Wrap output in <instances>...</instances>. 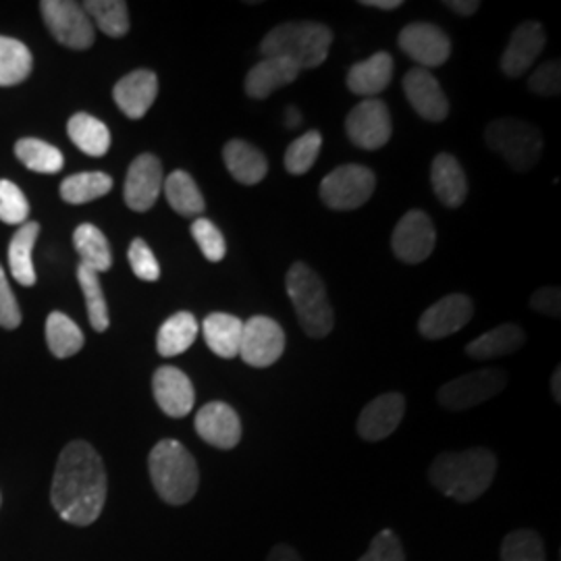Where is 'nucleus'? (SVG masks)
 Returning a JSON list of instances; mask_svg holds the SVG:
<instances>
[{"label":"nucleus","instance_id":"1","mask_svg":"<svg viewBox=\"0 0 561 561\" xmlns=\"http://www.w3.org/2000/svg\"><path fill=\"white\" fill-rule=\"evenodd\" d=\"M50 502L73 526H90L101 518L106 503V470L99 451L85 442H71L60 451Z\"/></svg>","mask_w":561,"mask_h":561},{"label":"nucleus","instance_id":"2","mask_svg":"<svg viewBox=\"0 0 561 561\" xmlns=\"http://www.w3.org/2000/svg\"><path fill=\"white\" fill-rule=\"evenodd\" d=\"M497 472V458L484 447L458 454H442L428 470L431 484L456 502H477L491 486Z\"/></svg>","mask_w":561,"mask_h":561},{"label":"nucleus","instance_id":"3","mask_svg":"<svg viewBox=\"0 0 561 561\" xmlns=\"http://www.w3.org/2000/svg\"><path fill=\"white\" fill-rule=\"evenodd\" d=\"M333 44V32L314 21H289L273 27L261 44L264 59L289 60L300 71L322 65Z\"/></svg>","mask_w":561,"mask_h":561},{"label":"nucleus","instance_id":"4","mask_svg":"<svg viewBox=\"0 0 561 561\" xmlns=\"http://www.w3.org/2000/svg\"><path fill=\"white\" fill-rule=\"evenodd\" d=\"M148 470L162 502L183 505L194 500L201 472L194 456L180 442L162 439L157 443L148 458Z\"/></svg>","mask_w":561,"mask_h":561},{"label":"nucleus","instance_id":"5","mask_svg":"<svg viewBox=\"0 0 561 561\" xmlns=\"http://www.w3.org/2000/svg\"><path fill=\"white\" fill-rule=\"evenodd\" d=\"M287 296L296 308L298 321L306 335L321 340L333 331L335 314L327 296V287L321 275L312 271L308 264L296 262L285 277Z\"/></svg>","mask_w":561,"mask_h":561},{"label":"nucleus","instance_id":"6","mask_svg":"<svg viewBox=\"0 0 561 561\" xmlns=\"http://www.w3.org/2000/svg\"><path fill=\"white\" fill-rule=\"evenodd\" d=\"M486 146L503 157L514 171H530L541 159V131L520 119L493 121L484 131Z\"/></svg>","mask_w":561,"mask_h":561},{"label":"nucleus","instance_id":"7","mask_svg":"<svg viewBox=\"0 0 561 561\" xmlns=\"http://www.w3.org/2000/svg\"><path fill=\"white\" fill-rule=\"evenodd\" d=\"M375 173L362 164H341L321 183V201L333 210H356L375 192Z\"/></svg>","mask_w":561,"mask_h":561},{"label":"nucleus","instance_id":"8","mask_svg":"<svg viewBox=\"0 0 561 561\" xmlns=\"http://www.w3.org/2000/svg\"><path fill=\"white\" fill-rule=\"evenodd\" d=\"M505 382H507L505 373L497 370V368L474 370V373L461 375L458 379L443 385L437 400L445 410H451V412L470 410L479 403H484V401L493 400L495 396H500Z\"/></svg>","mask_w":561,"mask_h":561},{"label":"nucleus","instance_id":"9","mask_svg":"<svg viewBox=\"0 0 561 561\" xmlns=\"http://www.w3.org/2000/svg\"><path fill=\"white\" fill-rule=\"evenodd\" d=\"M41 9L50 34L62 46L73 50H85L94 44V23L78 2L44 0Z\"/></svg>","mask_w":561,"mask_h":561},{"label":"nucleus","instance_id":"10","mask_svg":"<svg viewBox=\"0 0 561 561\" xmlns=\"http://www.w3.org/2000/svg\"><path fill=\"white\" fill-rule=\"evenodd\" d=\"M285 352V333L280 324L268 317H252L243 322L241 331L240 358L254 366L266 368L279 360Z\"/></svg>","mask_w":561,"mask_h":561},{"label":"nucleus","instance_id":"11","mask_svg":"<svg viewBox=\"0 0 561 561\" xmlns=\"http://www.w3.org/2000/svg\"><path fill=\"white\" fill-rule=\"evenodd\" d=\"M347 138L362 150H379L391 140V115L385 102L366 99L345 119Z\"/></svg>","mask_w":561,"mask_h":561},{"label":"nucleus","instance_id":"12","mask_svg":"<svg viewBox=\"0 0 561 561\" xmlns=\"http://www.w3.org/2000/svg\"><path fill=\"white\" fill-rule=\"evenodd\" d=\"M437 243L435 225L422 210H410L396 225L391 248L393 254L405 264H421L426 261Z\"/></svg>","mask_w":561,"mask_h":561},{"label":"nucleus","instance_id":"13","mask_svg":"<svg viewBox=\"0 0 561 561\" xmlns=\"http://www.w3.org/2000/svg\"><path fill=\"white\" fill-rule=\"evenodd\" d=\"M398 44L410 59L419 62L421 69L442 67L451 55L449 36L433 23L405 25L400 32Z\"/></svg>","mask_w":561,"mask_h":561},{"label":"nucleus","instance_id":"14","mask_svg":"<svg viewBox=\"0 0 561 561\" xmlns=\"http://www.w3.org/2000/svg\"><path fill=\"white\" fill-rule=\"evenodd\" d=\"M472 314V300L461 294H451L426 308L419 321V331L426 340H443L461 331L470 322Z\"/></svg>","mask_w":561,"mask_h":561},{"label":"nucleus","instance_id":"15","mask_svg":"<svg viewBox=\"0 0 561 561\" xmlns=\"http://www.w3.org/2000/svg\"><path fill=\"white\" fill-rule=\"evenodd\" d=\"M162 164L154 154H141L129 164L125 178V202L131 210H150L162 192Z\"/></svg>","mask_w":561,"mask_h":561},{"label":"nucleus","instance_id":"16","mask_svg":"<svg viewBox=\"0 0 561 561\" xmlns=\"http://www.w3.org/2000/svg\"><path fill=\"white\" fill-rule=\"evenodd\" d=\"M403 92L412 108L422 119L439 123L449 115V101L443 92L442 83L426 69H410L403 78Z\"/></svg>","mask_w":561,"mask_h":561},{"label":"nucleus","instance_id":"17","mask_svg":"<svg viewBox=\"0 0 561 561\" xmlns=\"http://www.w3.org/2000/svg\"><path fill=\"white\" fill-rule=\"evenodd\" d=\"M196 433L213 447L233 449L241 442L240 416L229 403L210 401L196 414Z\"/></svg>","mask_w":561,"mask_h":561},{"label":"nucleus","instance_id":"18","mask_svg":"<svg viewBox=\"0 0 561 561\" xmlns=\"http://www.w3.org/2000/svg\"><path fill=\"white\" fill-rule=\"evenodd\" d=\"M154 400L171 419H183L196 403V391L190 377L175 366H161L152 377Z\"/></svg>","mask_w":561,"mask_h":561},{"label":"nucleus","instance_id":"19","mask_svg":"<svg viewBox=\"0 0 561 561\" xmlns=\"http://www.w3.org/2000/svg\"><path fill=\"white\" fill-rule=\"evenodd\" d=\"M545 30L539 21H526L516 27L502 57V71L507 78H520L535 60L541 57L545 48Z\"/></svg>","mask_w":561,"mask_h":561},{"label":"nucleus","instance_id":"20","mask_svg":"<svg viewBox=\"0 0 561 561\" xmlns=\"http://www.w3.org/2000/svg\"><path fill=\"white\" fill-rule=\"evenodd\" d=\"M405 414V400L401 393H385L370 401L358 419V435L364 442L377 443L398 431Z\"/></svg>","mask_w":561,"mask_h":561},{"label":"nucleus","instance_id":"21","mask_svg":"<svg viewBox=\"0 0 561 561\" xmlns=\"http://www.w3.org/2000/svg\"><path fill=\"white\" fill-rule=\"evenodd\" d=\"M159 80L152 71L138 69L117 81L113 90V99L117 102L123 115L129 119H141L150 106L157 101Z\"/></svg>","mask_w":561,"mask_h":561},{"label":"nucleus","instance_id":"22","mask_svg":"<svg viewBox=\"0 0 561 561\" xmlns=\"http://www.w3.org/2000/svg\"><path fill=\"white\" fill-rule=\"evenodd\" d=\"M393 69V57L389 53H377L370 59L360 60L350 69L347 88L350 92L364 96V101L375 99L391 83Z\"/></svg>","mask_w":561,"mask_h":561},{"label":"nucleus","instance_id":"23","mask_svg":"<svg viewBox=\"0 0 561 561\" xmlns=\"http://www.w3.org/2000/svg\"><path fill=\"white\" fill-rule=\"evenodd\" d=\"M300 73V69L289 60L277 59V57L261 60L250 69L245 78V94L254 101H264L275 90L298 80Z\"/></svg>","mask_w":561,"mask_h":561},{"label":"nucleus","instance_id":"24","mask_svg":"<svg viewBox=\"0 0 561 561\" xmlns=\"http://www.w3.org/2000/svg\"><path fill=\"white\" fill-rule=\"evenodd\" d=\"M222 159L231 178L243 185H256L268 173L266 157L248 141H227V146L222 148Z\"/></svg>","mask_w":561,"mask_h":561},{"label":"nucleus","instance_id":"25","mask_svg":"<svg viewBox=\"0 0 561 561\" xmlns=\"http://www.w3.org/2000/svg\"><path fill=\"white\" fill-rule=\"evenodd\" d=\"M431 183L437 198L447 208H460L468 196V180L458 159L451 154H437L431 164Z\"/></svg>","mask_w":561,"mask_h":561},{"label":"nucleus","instance_id":"26","mask_svg":"<svg viewBox=\"0 0 561 561\" xmlns=\"http://www.w3.org/2000/svg\"><path fill=\"white\" fill-rule=\"evenodd\" d=\"M241 331L243 321L227 312H213L202 322L206 345L213 354L225 360L240 356Z\"/></svg>","mask_w":561,"mask_h":561},{"label":"nucleus","instance_id":"27","mask_svg":"<svg viewBox=\"0 0 561 561\" xmlns=\"http://www.w3.org/2000/svg\"><path fill=\"white\" fill-rule=\"evenodd\" d=\"M524 345V331L514 322H503L493 331L470 341L466 345V354L474 360H491L505 354H514Z\"/></svg>","mask_w":561,"mask_h":561},{"label":"nucleus","instance_id":"28","mask_svg":"<svg viewBox=\"0 0 561 561\" xmlns=\"http://www.w3.org/2000/svg\"><path fill=\"white\" fill-rule=\"evenodd\" d=\"M38 233H41L38 222H23L9 243V268H11V275L23 287L36 285V268L32 261V250L36 245Z\"/></svg>","mask_w":561,"mask_h":561},{"label":"nucleus","instance_id":"29","mask_svg":"<svg viewBox=\"0 0 561 561\" xmlns=\"http://www.w3.org/2000/svg\"><path fill=\"white\" fill-rule=\"evenodd\" d=\"M201 324L192 312H178L171 319L162 322L159 337H157V350L162 358H173L187 352L194 341L198 337Z\"/></svg>","mask_w":561,"mask_h":561},{"label":"nucleus","instance_id":"30","mask_svg":"<svg viewBox=\"0 0 561 561\" xmlns=\"http://www.w3.org/2000/svg\"><path fill=\"white\" fill-rule=\"evenodd\" d=\"M67 134L71 141L80 148L83 154L88 157H104L111 148V131L101 119L88 115V113H78L67 123Z\"/></svg>","mask_w":561,"mask_h":561},{"label":"nucleus","instance_id":"31","mask_svg":"<svg viewBox=\"0 0 561 561\" xmlns=\"http://www.w3.org/2000/svg\"><path fill=\"white\" fill-rule=\"evenodd\" d=\"M73 245L80 254L81 266H85L99 275L111 268V264H113L111 245H108L106 236L96 225H90V222L80 225L73 233Z\"/></svg>","mask_w":561,"mask_h":561},{"label":"nucleus","instance_id":"32","mask_svg":"<svg viewBox=\"0 0 561 561\" xmlns=\"http://www.w3.org/2000/svg\"><path fill=\"white\" fill-rule=\"evenodd\" d=\"M162 192L171 208L181 217H201L206 208V202L196 181L185 171H173L162 183Z\"/></svg>","mask_w":561,"mask_h":561},{"label":"nucleus","instance_id":"33","mask_svg":"<svg viewBox=\"0 0 561 561\" xmlns=\"http://www.w3.org/2000/svg\"><path fill=\"white\" fill-rule=\"evenodd\" d=\"M46 343L57 358H71L83 347V333L76 322L62 312H53L46 319Z\"/></svg>","mask_w":561,"mask_h":561},{"label":"nucleus","instance_id":"34","mask_svg":"<svg viewBox=\"0 0 561 561\" xmlns=\"http://www.w3.org/2000/svg\"><path fill=\"white\" fill-rule=\"evenodd\" d=\"M34 67L30 48L20 41L0 36V85H18L27 80Z\"/></svg>","mask_w":561,"mask_h":561},{"label":"nucleus","instance_id":"35","mask_svg":"<svg viewBox=\"0 0 561 561\" xmlns=\"http://www.w3.org/2000/svg\"><path fill=\"white\" fill-rule=\"evenodd\" d=\"M113 190L111 175L92 171V173H78L60 183V198L69 204H88L99 201Z\"/></svg>","mask_w":561,"mask_h":561},{"label":"nucleus","instance_id":"36","mask_svg":"<svg viewBox=\"0 0 561 561\" xmlns=\"http://www.w3.org/2000/svg\"><path fill=\"white\" fill-rule=\"evenodd\" d=\"M83 11L111 38H121L129 32V11L123 0H88L83 2Z\"/></svg>","mask_w":561,"mask_h":561},{"label":"nucleus","instance_id":"37","mask_svg":"<svg viewBox=\"0 0 561 561\" xmlns=\"http://www.w3.org/2000/svg\"><path fill=\"white\" fill-rule=\"evenodd\" d=\"M15 154L30 171L34 173H44L53 175L59 173L62 169V154L59 148L46 144V141L36 140V138H23L15 144Z\"/></svg>","mask_w":561,"mask_h":561},{"label":"nucleus","instance_id":"38","mask_svg":"<svg viewBox=\"0 0 561 561\" xmlns=\"http://www.w3.org/2000/svg\"><path fill=\"white\" fill-rule=\"evenodd\" d=\"M78 280H80L81 291L85 298V306H88V319L94 331L104 333L111 324L108 319V306L104 300V291H102L101 275L85 268V266H78Z\"/></svg>","mask_w":561,"mask_h":561},{"label":"nucleus","instance_id":"39","mask_svg":"<svg viewBox=\"0 0 561 561\" xmlns=\"http://www.w3.org/2000/svg\"><path fill=\"white\" fill-rule=\"evenodd\" d=\"M322 148L321 131L310 129L285 150V169L291 175H306L319 159Z\"/></svg>","mask_w":561,"mask_h":561},{"label":"nucleus","instance_id":"40","mask_svg":"<svg viewBox=\"0 0 561 561\" xmlns=\"http://www.w3.org/2000/svg\"><path fill=\"white\" fill-rule=\"evenodd\" d=\"M502 561H547L541 537L535 530H514L502 542Z\"/></svg>","mask_w":561,"mask_h":561},{"label":"nucleus","instance_id":"41","mask_svg":"<svg viewBox=\"0 0 561 561\" xmlns=\"http://www.w3.org/2000/svg\"><path fill=\"white\" fill-rule=\"evenodd\" d=\"M30 217V202L13 181L0 180V221L23 225Z\"/></svg>","mask_w":561,"mask_h":561},{"label":"nucleus","instance_id":"42","mask_svg":"<svg viewBox=\"0 0 561 561\" xmlns=\"http://www.w3.org/2000/svg\"><path fill=\"white\" fill-rule=\"evenodd\" d=\"M192 236L198 243L206 261L221 262L225 259L227 243H225V238H222V233L215 222L198 217L196 221L192 222Z\"/></svg>","mask_w":561,"mask_h":561},{"label":"nucleus","instance_id":"43","mask_svg":"<svg viewBox=\"0 0 561 561\" xmlns=\"http://www.w3.org/2000/svg\"><path fill=\"white\" fill-rule=\"evenodd\" d=\"M127 259L131 264V271L134 275L141 280H159L161 279V266L159 261L154 259V252L150 250V245L146 241L134 240L129 245V252H127Z\"/></svg>","mask_w":561,"mask_h":561},{"label":"nucleus","instance_id":"44","mask_svg":"<svg viewBox=\"0 0 561 561\" xmlns=\"http://www.w3.org/2000/svg\"><path fill=\"white\" fill-rule=\"evenodd\" d=\"M358 561H405L400 537L393 530L385 528L370 541L368 551Z\"/></svg>","mask_w":561,"mask_h":561},{"label":"nucleus","instance_id":"45","mask_svg":"<svg viewBox=\"0 0 561 561\" xmlns=\"http://www.w3.org/2000/svg\"><path fill=\"white\" fill-rule=\"evenodd\" d=\"M530 90L537 96H558L561 92V62L560 60H549L542 62L541 67L530 76L528 80Z\"/></svg>","mask_w":561,"mask_h":561},{"label":"nucleus","instance_id":"46","mask_svg":"<svg viewBox=\"0 0 561 561\" xmlns=\"http://www.w3.org/2000/svg\"><path fill=\"white\" fill-rule=\"evenodd\" d=\"M21 324V312L18 300L11 291V285L7 280V275L0 266V327L4 329H18Z\"/></svg>","mask_w":561,"mask_h":561},{"label":"nucleus","instance_id":"47","mask_svg":"<svg viewBox=\"0 0 561 561\" xmlns=\"http://www.w3.org/2000/svg\"><path fill=\"white\" fill-rule=\"evenodd\" d=\"M530 308L539 314L560 319L561 317V291L560 287H541L539 291L533 294L530 298Z\"/></svg>","mask_w":561,"mask_h":561},{"label":"nucleus","instance_id":"48","mask_svg":"<svg viewBox=\"0 0 561 561\" xmlns=\"http://www.w3.org/2000/svg\"><path fill=\"white\" fill-rule=\"evenodd\" d=\"M445 7H449L454 13H458L461 18H470L481 9L479 0H447Z\"/></svg>","mask_w":561,"mask_h":561},{"label":"nucleus","instance_id":"49","mask_svg":"<svg viewBox=\"0 0 561 561\" xmlns=\"http://www.w3.org/2000/svg\"><path fill=\"white\" fill-rule=\"evenodd\" d=\"M266 561H301L300 553L287 545H277L271 549Z\"/></svg>","mask_w":561,"mask_h":561},{"label":"nucleus","instance_id":"50","mask_svg":"<svg viewBox=\"0 0 561 561\" xmlns=\"http://www.w3.org/2000/svg\"><path fill=\"white\" fill-rule=\"evenodd\" d=\"M362 4L370 9H381V11H396L400 9L401 0H362Z\"/></svg>","mask_w":561,"mask_h":561},{"label":"nucleus","instance_id":"51","mask_svg":"<svg viewBox=\"0 0 561 561\" xmlns=\"http://www.w3.org/2000/svg\"><path fill=\"white\" fill-rule=\"evenodd\" d=\"M285 123H287V127H298V125H300L301 115L296 106H289V108L285 111Z\"/></svg>","mask_w":561,"mask_h":561},{"label":"nucleus","instance_id":"52","mask_svg":"<svg viewBox=\"0 0 561 561\" xmlns=\"http://www.w3.org/2000/svg\"><path fill=\"white\" fill-rule=\"evenodd\" d=\"M551 391H553V400L561 401V368H556L553 379H551Z\"/></svg>","mask_w":561,"mask_h":561},{"label":"nucleus","instance_id":"53","mask_svg":"<svg viewBox=\"0 0 561 561\" xmlns=\"http://www.w3.org/2000/svg\"><path fill=\"white\" fill-rule=\"evenodd\" d=\"M0 503H2V497H0Z\"/></svg>","mask_w":561,"mask_h":561}]
</instances>
